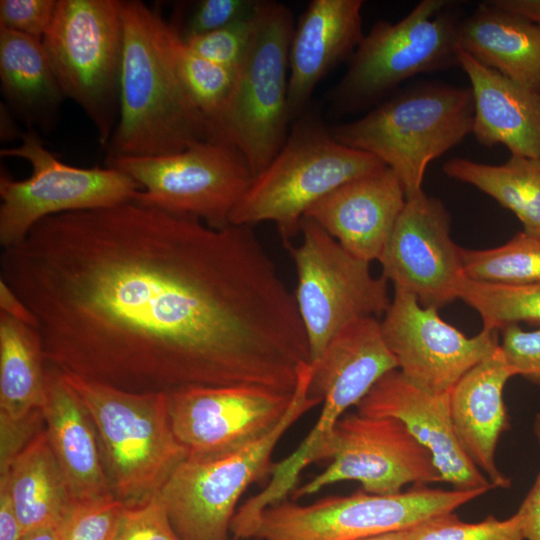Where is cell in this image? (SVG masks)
<instances>
[{
  "instance_id": "4316f807",
  "label": "cell",
  "mask_w": 540,
  "mask_h": 540,
  "mask_svg": "<svg viewBox=\"0 0 540 540\" xmlns=\"http://www.w3.org/2000/svg\"><path fill=\"white\" fill-rule=\"evenodd\" d=\"M25 534L66 516L73 506L45 427L0 469Z\"/></svg>"
},
{
  "instance_id": "f1b7e54d",
  "label": "cell",
  "mask_w": 540,
  "mask_h": 540,
  "mask_svg": "<svg viewBox=\"0 0 540 540\" xmlns=\"http://www.w3.org/2000/svg\"><path fill=\"white\" fill-rule=\"evenodd\" d=\"M443 172L491 196L516 215L525 234L540 239V159L511 155L503 164L490 165L453 158Z\"/></svg>"
},
{
  "instance_id": "2e32d148",
  "label": "cell",
  "mask_w": 540,
  "mask_h": 540,
  "mask_svg": "<svg viewBox=\"0 0 540 540\" xmlns=\"http://www.w3.org/2000/svg\"><path fill=\"white\" fill-rule=\"evenodd\" d=\"M293 393L251 385L186 388L168 395L172 428L188 455L232 453L270 433Z\"/></svg>"
},
{
  "instance_id": "5bb4252c",
  "label": "cell",
  "mask_w": 540,
  "mask_h": 540,
  "mask_svg": "<svg viewBox=\"0 0 540 540\" xmlns=\"http://www.w3.org/2000/svg\"><path fill=\"white\" fill-rule=\"evenodd\" d=\"M328 467L292 491L301 499L340 481H357L370 494L402 492L405 485L443 482L431 452L400 420L345 413L323 447Z\"/></svg>"
},
{
  "instance_id": "ba28073f",
  "label": "cell",
  "mask_w": 540,
  "mask_h": 540,
  "mask_svg": "<svg viewBox=\"0 0 540 540\" xmlns=\"http://www.w3.org/2000/svg\"><path fill=\"white\" fill-rule=\"evenodd\" d=\"M42 43L64 96L78 104L107 146L119 117L120 0H58Z\"/></svg>"
},
{
  "instance_id": "30bf717a",
  "label": "cell",
  "mask_w": 540,
  "mask_h": 540,
  "mask_svg": "<svg viewBox=\"0 0 540 540\" xmlns=\"http://www.w3.org/2000/svg\"><path fill=\"white\" fill-rule=\"evenodd\" d=\"M301 243L289 246L297 274L293 293L307 338L310 363L353 321L384 315L388 281L370 263L349 253L314 221L303 218Z\"/></svg>"
},
{
  "instance_id": "52a82bcc",
  "label": "cell",
  "mask_w": 540,
  "mask_h": 540,
  "mask_svg": "<svg viewBox=\"0 0 540 540\" xmlns=\"http://www.w3.org/2000/svg\"><path fill=\"white\" fill-rule=\"evenodd\" d=\"M310 364L300 372L291 405L280 423L256 442L232 453L187 457L159 491L181 540H229L236 506L248 487L271 473L280 438L321 402L308 395Z\"/></svg>"
},
{
  "instance_id": "6da1fadb",
  "label": "cell",
  "mask_w": 540,
  "mask_h": 540,
  "mask_svg": "<svg viewBox=\"0 0 540 540\" xmlns=\"http://www.w3.org/2000/svg\"><path fill=\"white\" fill-rule=\"evenodd\" d=\"M0 279L37 320L47 363L139 394L260 386L310 363L294 295L251 227L129 201L38 222Z\"/></svg>"
},
{
  "instance_id": "bcb514c9",
  "label": "cell",
  "mask_w": 540,
  "mask_h": 540,
  "mask_svg": "<svg viewBox=\"0 0 540 540\" xmlns=\"http://www.w3.org/2000/svg\"><path fill=\"white\" fill-rule=\"evenodd\" d=\"M258 540H261V539H258Z\"/></svg>"
},
{
  "instance_id": "d590c367",
  "label": "cell",
  "mask_w": 540,
  "mask_h": 540,
  "mask_svg": "<svg viewBox=\"0 0 540 540\" xmlns=\"http://www.w3.org/2000/svg\"><path fill=\"white\" fill-rule=\"evenodd\" d=\"M115 540H181L174 530L159 492L124 505Z\"/></svg>"
},
{
  "instance_id": "83f0119b",
  "label": "cell",
  "mask_w": 540,
  "mask_h": 540,
  "mask_svg": "<svg viewBox=\"0 0 540 540\" xmlns=\"http://www.w3.org/2000/svg\"><path fill=\"white\" fill-rule=\"evenodd\" d=\"M46 372L37 328L0 312V416L21 421L41 411Z\"/></svg>"
},
{
  "instance_id": "b9f144b4",
  "label": "cell",
  "mask_w": 540,
  "mask_h": 540,
  "mask_svg": "<svg viewBox=\"0 0 540 540\" xmlns=\"http://www.w3.org/2000/svg\"><path fill=\"white\" fill-rule=\"evenodd\" d=\"M0 312L37 328L34 314L2 279H0Z\"/></svg>"
},
{
  "instance_id": "3957f363",
  "label": "cell",
  "mask_w": 540,
  "mask_h": 540,
  "mask_svg": "<svg viewBox=\"0 0 540 540\" xmlns=\"http://www.w3.org/2000/svg\"><path fill=\"white\" fill-rule=\"evenodd\" d=\"M471 89L427 84L404 92L365 116L332 126V137L370 153L400 180L406 199L423 191L426 168L472 133Z\"/></svg>"
},
{
  "instance_id": "5b68a950",
  "label": "cell",
  "mask_w": 540,
  "mask_h": 540,
  "mask_svg": "<svg viewBox=\"0 0 540 540\" xmlns=\"http://www.w3.org/2000/svg\"><path fill=\"white\" fill-rule=\"evenodd\" d=\"M97 430L115 498L139 503L160 491L187 449L176 438L167 394H139L61 372Z\"/></svg>"
},
{
  "instance_id": "277c9868",
  "label": "cell",
  "mask_w": 540,
  "mask_h": 540,
  "mask_svg": "<svg viewBox=\"0 0 540 540\" xmlns=\"http://www.w3.org/2000/svg\"><path fill=\"white\" fill-rule=\"evenodd\" d=\"M383 167L374 155L336 141L316 116L300 115L279 152L253 177L230 224L251 227L272 222L288 243L315 203Z\"/></svg>"
},
{
  "instance_id": "d6a6232c",
  "label": "cell",
  "mask_w": 540,
  "mask_h": 540,
  "mask_svg": "<svg viewBox=\"0 0 540 540\" xmlns=\"http://www.w3.org/2000/svg\"><path fill=\"white\" fill-rule=\"evenodd\" d=\"M405 536L406 540H525L516 513L505 520L490 515L477 523L444 513L405 529Z\"/></svg>"
},
{
  "instance_id": "603a6c76",
  "label": "cell",
  "mask_w": 540,
  "mask_h": 540,
  "mask_svg": "<svg viewBox=\"0 0 540 540\" xmlns=\"http://www.w3.org/2000/svg\"><path fill=\"white\" fill-rule=\"evenodd\" d=\"M515 376L501 347L470 369L450 392V412L457 439L468 458L494 488L511 480L496 464L500 436L510 428L504 388Z\"/></svg>"
},
{
  "instance_id": "f6af8a7d",
  "label": "cell",
  "mask_w": 540,
  "mask_h": 540,
  "mask_svg": "<svg viewBox=\"0 0 540 540\" xmlns=\"http://www.w3.org/2000/svg\"><path fill=\"white\" fill-rule=\"evenodd\" d=\"M358 540H406V536L405 530H401L377 534Z\"/></svg>"
},
{
  "instance_id": "74e56055",
  "label": "cell",
  "mask_w": 540,
  "mask_h": 540,
  "mask_svg": "<svg viewBox=\"0 0 540 540\" xmlns=\"http://www.w3.org/2000/svg\"><path fill=\"white\" fill-rule=\"evenodd\" d=\"M58 0H1L0 27L42 41L49 29Z\"/></svg>"
},
{
  "instance_id": "cb8c5ba5",
  "label": "cell",
  "mask_w": 540,
  "mask_h": 540,
  "mask_svg": "<svg viewBox=\"0 0 540 540\" xmlns=\"http://www.w3.org/2000/svg\"><path fill=\"white\" fill-rule=\"evenodd\" d=\"M474 102L472 133L485 146L504 145L514 156L540 159V93L490 68L458 47Z\"/></svg>"
},
{
  "instance_id": "7a4b0ae2",
  "label": "cell",
  "mask_w": 540,
  "mask_h": 540,
  "mask_svg": "<svg viewBox=\"0 0 540 540\" xmlns=\"http://www.w3.org/2000/svg\"><path fill=\"white\" fill-rule=\"evenodd\" d=\"M123 54L119 117L107 161L158 157L210 140L209 123L183 86L165 40L166 20L139 0H120Z\"/></svg>"
},
{
  "instance_id": "ffe728a7",
  "label": "cell",
  "mask_w": 540,
  "mask_h": 540,
  "mask_svg": "<svg viewBox=\"0 0 540 540\" xmlns=\"http://www.w3.org/2000/svg\"><path fill=\"white\" fill-rule=\"evenodd\" d=\"M406 200L400 180L385 166L338 187L304 217L349 253L371 263L379 260Z\"/></svg>"
},
{
  "instance_id": "f35d334b",
  "label": "cell",
  "mask_w": 540,
  "mask_h": 540,
  "mask_svg": "<svg viewBox=\"0 0 540 540\" xmlns=\"http://www.w3.org/2000/svg\"><path fill=\"white\" fill-rule=\"evenodd\" d=\"M258 4L255 0H202L180 34L187 39L221 29L252 14Z\"/></svg>"
},
{
  "instance_id": "7bdbcfd3",
  "label": "cell",
  "mask_w": 540,
  "mask_h": 540,
  "mask_svg": "<svg viewBox=\"0 0 540 540\" xmlns=\"http://www.w3.org/2000/svg\"><path fill=\"white\" fill-rule=\"evenodd\" d=\"M496 8L540 26V0H493Z\"/></svg>"
},
{
  "instance_id": "7402d4cb",
  "label": "cell",
  "mask_w": 540,
  "mask_h": 540,
  "mask_svg": "<svg viewBox=\"0 0 540 540\" xmlns=\"http://www.w3.org/2000/svg\"><path fill=\"white\" fill-rule=\"evenodd\" d=\"M361 0H312L295 25L289 50L288 111L299 117L315 87L361 40Z\"/></svg>"
},
{
  "instance_id": "e0dca14e",
  "label": "cell",
  "mask_w": 540,
  "mask_h": 540,
  "mask_svg": "<svg viewBox=\"0 0 540 540\" xmlns=\"http://www.w3.org/2000/svg\"><path fill=\"white\" fill-rule=\"evenodd\" d=\"M378 261L394 289L437 310L459 299L467 279L462 248L450 235L449 213L424 192L406 200Z\"/></svg>"
},
{
  "instance_id": "4fadbf2b",
  "label": "cell",
  "mask_w": 540,
  "mask_h": 540,
  "mask_svg": "<svg viewBox=\"0 0 540 540\" xmlns=\"http://www.w3.org/2000/svg\"><path fill=\"white\" fill-rule=\"evenodd\" d=\"M445 0H424L404 18L378 21L363 36L334 91L339 110H352L420 73L458 63L457 22Z\"/></svg>"
},
{
  "instance_id": "1f68e13d",
  "label": "cell",
  "mask_w": 540,
  "mask_h": 540,
  "mask_svg": "<svg viewBox=\"0 0 540 540\" xmlns=\"http://www.w3.org/2000/svg\"><path fill=\"white\" fill-rule=\"evenodd\" d=\"M467 278L500 284H540V239L523 231L505 244L483 250L462 248Z\"/></svg>"
},
{
  "instance_id": "484cf974",
  "label": "cell",
  "mask_w": 540,
  "mask_h": 540,
  "mask_svg": "<svg viewBox=\"0 0 540 540\" xmlns=\"http://www.w3.org/2000/svg\"><path fill=\"white\" fill-rule=\"evenodd\" d=\"M0 81L6 100L26 122L51 125L65 96L42 41L0 27Z\"/></svg>"
},
{
  "instance_id": "ac0fdd59",
  "label": "cell",
  "mask_w": 540,
  "mask_h": 540,
  "mask_svg": "<svg viewBox=\"0 0 540 540\" xmlns=\"http://www.w3.org/2000/svg\"><path fill=\"white\" fill-rule=\"evenodd\" d=\"M396 360L375 317L357 319L336 334L310 363L308 395L320 402V416L307 435L313 447L322 445L339 419L369 392Z\"/></svg>"
},
{
  "instance_id": "8fae6325",
  "label": "cell",
  "mask_w": 540,
  "mask_h": 540,
  "mask_svg": "<svg viewBox=\"0 0 540 540\" xmlns=\"http://www.w3.org/2000/svg\"><path fill=\"white\" fill-rule=\"evenodd\" d=\"M21 143L2 149V157L27 161L31 175L22 180L0 173V244L3 249L21 242L45 218L74 211L109 208L133 201L139 185L125 173L105 168H81L59 160L38 134L21 135Z\"/></svg>"
},
{
  "instance_id": "44dd1931",
  "label": "cell",
  "mask_w": 540,
  "mask_h": 540,
  "mask_svg": "<svg viewBox=\"0 0 540 540\" xmlns=\"http://www.w3.org/2000/svg\"><path fill=\"white\" fill-rule=\"evenodd\" d=\"M41 413L72 504L115 498L92 418L61 371L49 363Z\"/></svg>"
},
{
  "instance_id": "d6986e66",
  "label": "cell",
  "mask_w": 540,
  "mask_h": 540,
  "mask_svg": "<svg viewBox=\"0 0 540 540\" xmlns=\"http://www.w3.org/2000/svg\"><path fill=\"white\" fill-rule=\"evenodd\" d=\"M355 407L363 415L392 417L403 422L431 452L443 482L454 489L489 491L494 488L457 439L450 412V393L423 390L395 369L381 377Z\"/></svg>"
},
{
  "instance_id": "9a60e30c",
  "label": "cell",
  "mask_w": 540,
  "mask_h": 540,
  "mask_svg": "<svg viewBox=\"0 0 540 540\" xmlns=\"http://www.w3.org/2000/svg\"><path fill=\"white\" fill-rule=\"evenodd\" d=\"M380 324L397 369L415 386L435 394L450 393L470 369L500 346L498 331L482 328L468 337L445 322L437 309L424 307L399 289H394Z\"/></svg>"
},
{
  "instance_id": "9c48e42d",
  "label": "cell",
  "mask_w": 540,
  "mask_h": 540,
  "mask_svg": "<svg viewBox=\"0 0 540 540\" xmlns=\"http://www.w3.org/2000/svg\"><path fill=\"white\" fill-rule=\"evenodd\" d=\"M487 491L413 485L396 494L358 491L328 496L308 505L283 500L264 509L244 539L358 540L405 530L431 517L454 512Z\"/></svg>"
},
{
  "instance_id": "836d02e7",
  "label": "cell",
  "mask_w": 540,
  "mask_h": 540,
  "mask_svg": "<svg viewBox=\"0 0 540 540\" xmlns=\"http://www.w3.org/2000/svg\"><path fill=\"white\" fill-rule=\"evenodd\" d=\"M262 1L249 16L221 29L183 39L201 57L238 70L257 30Z\"/></svg>"
},
{
  "instance_id": "60d3db41",
  "label": "cell",
  "mask_w": 540,
  "mask_h": 540,
  "mask_svg": "<svg viewBox=\"0 0 540 540\" xmlns=\"http://www.w3.org/2000/svg\"><path fill=\"white\" fill-rule=\"evenodd\" d=\"M24 535L8 485L4 479H0V540H22Z\"/></svg>"
},
{
  "instance_id": "d4e9b609",
  "label": "cell",
  "mask_w": 540,
  "mask_h": 540,
  "mask_svg": "<svg viewBox=\"0 0 540 540\" xmlns=\"http://www.w3.org/2000/svg\"><path fill=\"white\" fill-rule=\"evenodd\" d=\"M456 37L479 62L540 93V26L485 2L457 24Z\"/></svg>"
},
{
  "instance_id": "4dcf8cb0",
  "label": "cell",
  "mask_w": 540,
  "mask_h": 540,
  "mask_svg": "<svg viewBox=\"0 0 540 540\" xmlns=\"http://www.w3.org/2000/svg\"><path fill=\"white\" fill-rule=\"evenodd\" d=\"M459 299L480 315L483 329L499 332L521 322L540 326V284H500L467 278Z\"/></svg>"
},
{
  "instance_id": "7c38bea8",
  "label": "cell",
  "mask_w": 540,
  "mask_h": 540,
  "mask_svg": "<svg viewBox=\"0 0 540 540\" xmlns=\"http://www.w3.org/2000/svg\"><path fill=\"white\" fill-rule=\"evenodd\" d=\"M106 166L139 185L133 201L217 229L230 225L232 212L253 179L235 147L213 140L164 156L116 158Z\"/></svg>"
},
{
  "instance_id": "e575fe53",
  "label": "cell",
  "mask_w": 540,
  "mask_h": 540,
  "mask_svg": "<svg viewBox=\"0 0 540 540\" xmlns=\"http://www.w3.org/2000/svg\"><path fill=\"white\" fill-rule=\"evenodd\" d=\"M124 504L116 498L73 505L62 540H115Z\"/></svg>"
},
{
  "instance_id": "ab89813d",
  "label": "cell",
  "mask_w": 540,
  "mask_h": 540,
  "mask_svg": "<svg viewBox=\"0 0 540 540\" xmlns=\"http://www.w3.org/2000/svg\"><path fill=\"white\" fill-rule=\"evenodd\" d=\"M533 433L540 448V413L535 416ZM516 515L520 520L524 539L540 540V469Z\"/></svg>"
},
{
  "instance_id": "8d00e7d4",
  "label": "cell",
  "mask_w": 540,
  "mask_h": 540,
  "mask_svg": "<svg viewBox=\"0 0 540 540\" xmlns=\"http://www.w3.org/2000/svg\"><path fill=\"white\" fill-rule=\"evenodd\" d=\"M500 332V347L515 376L540 388V328L527 331L513 324Z\"/></svg>"
},
{
  "instance_id": "8992f818",
  "label": "cell",
  "mask_w": 540,
  "mask_h": 540,
  "mask_svg": "<svg viewBox=\"0 0 540 540\" xmlns=\"http://www.w3.org/2000/svg\"><path fill=\"white\" fill-rule=\"evenodd\" d=\"M294 28L284 4L262 1L257 30L233 90L210 126L211 140L235 147L253 177L272 161L289 134V50Z\"/></svg>"
},
{
  "instance_id": "ee69618b",
  "label": "cell",
  "mask_w": 540,
  "mask_h": 540,
  "mask_svg": "<svg viewBox=\"0 0 540 540\" xmlns=\"http://www.w3.org/2000/svg\"><path fill=\"white\" fill-rule=\"evenodd\" d=\"M65 517L26 533L22 540H62Z\"/></svg>"
},
{
  "instance_id": "f546056e",
  "label": "cell",
  "mask_w": 540,
  "mask_h": 540,
  "mask_svg": "<svg viewBox=\"0 0 540 540\" xmlns=\"http://www.w3.org/2000/svg\"><path fill=\"white\" fill-rule=\"evenodd\" d=\"M164 32L175 70L189 96L208 120L210 128L230 97L237 70L195 53L183 40L179 30L167 21Z\"/></svg>"
}]
</instances>
